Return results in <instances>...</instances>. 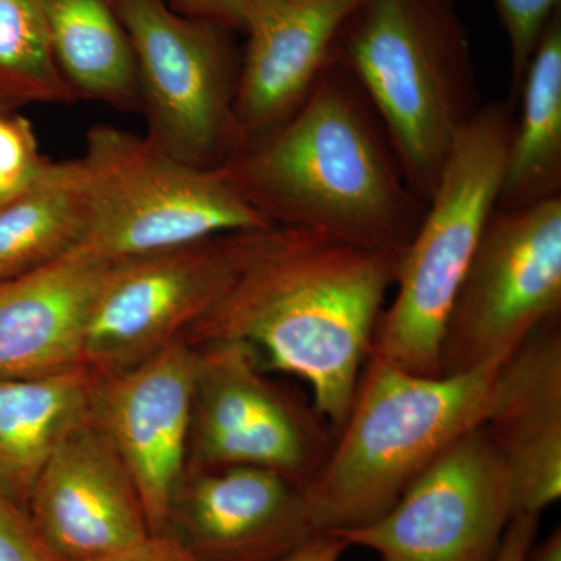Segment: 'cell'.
<instances>
[{
  "mask_svg": "<svg viewBox=\"0 0 561 561\" xmlns=\"http://www.w3.org/2000/svg\"><path fill=\"white\" fill-rule=\"evenodd\" d=\"M176 13L210 22L232 32H243L247 0H171Z\"/></svg>",
  "mask_w": 561,
  "mask_h": 561,
  "instance_id": "484cf974",
  "label": "cell"
},
{
  "mask_svg": "<svg viewBox=\"0 0 561 561\" xmlns=\"http://www.w3.org/2000/svg\"><path fill=\"white\" fill-rule=\"evenodd\" d=\"M110 264L76 249L0 284V378L83 365L88 319Z\"/></svg>",
  "mask_w": 561,
  "mask_h": 561,
  "instance_id": "e0dca14e",
  "label": "cell"
},
{
  "mask_svg": "<svg viewBox=\"0 0 561 561\" xmlns=\"http://www.w3.org/2000/svg\"><path fill=\"white\" fill-rule=\"evenodd\" d=\"M561 317V197L494 209L446 321L442 375L507 360Z\"/></svg>",
  "mask_w": 561,
  "mask_h": 561,
  "instance_id": "ba28073f",
  "label": "cell"
},
{
  "mask_svg": "<svg viewBox=\"0 0 561 561\" xmlns=\"http://www.w3.org/2000/svg\"><path fill=\"white\" fill-rule=\"evenodd\" d=\"M49 161L41 154L31 122L14 113H0V192L24 191Z\"/></svg>",
  "mask_w": 561,
  "mask_h": 561,
  "instance_id": "cb8c5ba5",
  "label": "cell"
},
{
  "mask_svg": "<svg viewBox=\"0 0 561 561\" xmlns=\"http://www.w3.org/2000/svg\"><path fill=\"white\" fill-rule=\"evenodd\" d=\"M95 561H197L183 542L169 531L147 535L144 540Z\"/></svg>",
  "mask_w": 561,
  "mask_h": 561,
  "instance_id": "4316f807",
  "label": "cell"
},
{
  "mask_svg": "<svg viewBox=\"0 0 561 561\" xmlns=\"http://www.w3.org/2000/svg\"><path fill=\"white\" fill-rule=\"evenodd\" d=\"M217 172L273 225L401 254L427 209L359 81L332 51L297 111Z\"/></svg>",
  "mask_w": 561,
  "mask_h": 561,
  "instance_id": "7a4b0ae2",
  "label": "cell"
},
{
  "mask_svg": "<svg viewBox=\"0 0 561 561\" xmlns=\"http://www.w3.org/2000/svg\"><path fill=\"white\" fill-rule=\"evenodd\" d=\"M540 515H518L508 524L494 561H523L537 541Z\"/></svg>",
  "mask_w": 561,
  "mask_h": 561,
  "instance_id": "83f0119b",
  "label": "cell"
},
{
  "mask_svg": "<svg viewBox=\"0 0 561 561\" xmlns=\"http://www.w3.org/2000/svg\"><path fill=\"white\" fill-rule=\"evenodd\" d=\"M197 348L191 440L201 470L267 468L306 489L334 443L330 421L272 382L249 343Z\"/></svg>",
  "mask_w": 561,
  "mask_h": 561,
  "instance_id": "9c48e42d",
  "label": "cell"
},
{
  "mask_svg": "<svg viewBox=\"0 0 561 561\" xmlns=\"http://www.w3.org/2000/svg\"><path fill=\"white\" fill-rule=\"evenodd\" d=\"M98 375L87 365L35 378H0V494L27 512L36 479L92 416Z\"/></svg>",
  "mask_w": 561,
  "mask_h": 561,
  "instance_id": "ac0fdd59",
  "label": "cell"
},
{
  "mask_svg": "<svg viewBox=\"0 0 561 561\" xmlns=\"http://www.w3.org/2000/svg\"><path fill=\"white\" fill-rule=\"evenodd\" d=\"M197 362V346L180 337L95 382L92 419L127 468L150 534L165 531L184 479Z\"/></svg>",
  "mask_w": 561,
  "mask_h": 561,
  "instance_id": "7c38bea8",
  "label": "cell"
},
{
  "mask_svg": "<svg viewBox=\"0 0 561 561\" xmlns=\"http://www.w3.org/2000/svg\"><path fill=\"white\" fill-rule=\"evenodd\" d=\"M0 561H58L24 508L0 494Z\"/></svg>",
  "mask_w": 561,
  "mask_h": 561,
  "instance_id": "d4e9b609",
  "label": "cell"
},
{
  "mask_svg": "<svg viewBox=\"0 0 561 561\" xmlns=\"http://www.w3.org/2000/svg\"><path fill=\"white\" fill-rule=\"evenodd\" d=\"M502 28L507 33L512 55V92L518 102L524 73L549 22L561 11V0H491Z\"/></svg>",
  "mask_w": 561,
  "mask_h": 561,
  "instance_id": "603a6c76",
  "label": "cell"
},
{
  "mask_svg": "<svg viewBox=\"0 0 561 561\" xmlns=\"http://www.w3.org/2000/svg\"><path fill=\"white\" fill-rule=\"evenodd\" d=\"M90 227L79 249L105 262L275 227L217 171L158 150L146 136L98 125L79 158Z\"/></svg>",
  "mask_w": 561,
  "mask_h": 561,
  "instance_id": "8992f818",
  "label": "cell"
},
{
  "mask_svg": "<svg viewBox=\"0 0 561 561\" xmlns=\"http://www.w3.org/2000/svg\"><path fill=\"white\" fill-rule=\"evenodd\" d=\"M523 561H561V527L557 526L541 542H534Z\"/></svg>",
  "mask_w": 561,
  "mask_h": 561,
  "instance_id": "f546056e",
  "label": "cell"
},
{
  "mask_svg": "<svg viewBox=\"0 0 561 561\" xmlns=\"http://www.w3.org/2000/svg\"><path fill=\"white\" fill-rule=\"evenodd\" d=\"M130 38L146 138L169 157L217 171L234 151L239 66L232 31L165 0H110Z\"/></svg>",
  "mask_w": 561,
  "mask_h": 561,
  "instance_id": "52a82bcc",
  "label": "cell"
},
{
  "mask_svg": "<svg viewBox=\"0 0 561 561\" xmlns=\"http://www.w3.org/2000/svg\"><path fill=\"white\" fill-rule=\"evenodd\" d=\"M512 519L511 474L479 424L432 461L381 518L331 534L379 561H494Z\"/></svg>",
  "mask_w": 561,
  "mask_h": 561,
  "instance_id": "8fae6325",
  "label": "cell"
},
{
  "mask_svg": "<svg viewBox=\"0 0 561 561\" xmlns=\"http://www.w3.org/2000/svg\"><path fill=\"white\" fill-rule=\"evenodd\" d=\"M504 362L424 376L368 356L348 415L305 489L313 530L357 529L386 515L451 443L483 423Z\"/></svg>",
  "mask_w": 561,
  "mask_h": 561,
  "instance_id": "3957f363",
  "label": "cell"
},
{
  "mask_svg": "<svg viewBox=\"0 0 561 561\" xmlns=\"http://www.w3.org/2000/svg\"><path fill=\"white\" fill-rule=\"evenodd\" d=\"M165 531L197 561H278L311 540L305 489L260 467L183 479Z\"/></svg>",
  "mask_w": 561,
  "mask_h": 561,
  "instance_id": "5bb4252c",
  "label": "cell"
},
{
  "mask_svg": "<svg viewBox=\"0 0 561 561\" xmlns=\"http://www.w3.org/2000/svg\"><path fill=\"white\" fill-rule=\"evenodd\" d=\"M20 108V103L13 101L5 92L0 91V113H14V111Z\"/></svg>",
  "mask_w": 561,
  "mask_h": 561,
  "instance_id": "4dcf8cb0",
  "label": "cell"
},
{
  "mask_svg": "<svg viewBox=\"0 0 561 561\" xmlns=\"http://www.w3.org/2000/svg\"><path fill=\"white\" fill-rule=\"evenodd\" d=\"M401 253L308 228L253 231L234 279L184 332L192 346L245 342L271 370L308 383L335 432L370 356Z\"/></svg>",
  "mask_w": 561,
  "mask_h": 561,
  "instance_id": "6da1fadb",
  "label": "cell"
},
{
  "mask_svg": "<svg viewBox=\"0 0 561 561\" xmlns=\"http://www.w3.org/2000/svg\"><path fill=\"white\" fill-rule=\"evenodd\" d=\"M27 515L58 561H95L150 535L135 483L92 416L41 471Z\"/></svg>",
  "mask_w": 561,
  "mask_h": 561,
  "instance_id": "4fadbf2b",
  "label": "cell"
},
{
  "mask_svg": "<svg viewBox=\"0 0 561 561\" xmlns=\"http://www.w3.org/2000/svg\"><path fill=\"white\" fill-rule=\"evenodd\" d=\"M348 545L331 531H319L311 540L278 561H341Z\"/></svg>",
  "mask_w": 561,
  "mask_h": 561,
  "instance_id": "f1b7e54d",
  "label": "cell"
},
{
  "mask_svg": "<svg viewBox=\"0 0 561 561\" xmlns=\"http://www.w3.org/2000/svg\"><path fill=\"white\" fill-rule=\"evenodd\" d=\"M51 50L77 101L139 111L130 38L110 0H44Z\"/></svg>",
  "mask_w": 561,
  "mask_h": 561,
  "instance_id": "ffe728a7",
  "label": "cell"
},
{
  "mask_svg": "<svg viewBox=\"0 0 561 561\" xmlns=\"http://www.w3.org/2000/svg\"><path fill=\"white\" fill-rule=\"evenodd\" d=\"M0 91L21 106L77 101L55 61L44 0H0Z\"/></svg>",
  "mask_w": 561,
  "mask_h": 561,
  "instance_id": "7402d4cb",
  "label": "cell"
},
{
  "mask_svg": "<svg viewBox=\"0 0 561 561\" xmlns=\"http://www.w3.org/2000/svg\"><path fill=\"white\" fill-rule=\"evenodd\" d=\"M496 209L527 208L561 197V11L535 49L518 92Z\"/></svg>",
  "mask_w": 561,
  "mask_h": 561,
  "instance_id": "d6986e66",
  "label": "cell"
},
{
  "mask_svg": "<svg viewBox=\"0 0 561 561\" xmlns=\"http://www.w3.org/2000/svg\"><path fill=\"white\" fill-rule=\"evenodd\" d=\"M18 194H20V192H18ZM14 195L16 194H3V192H0V205H2V203H5L7 201H10V198H13Z\"/></svg>",
  "mask_w": 561,
  "mask_h": 561,
  "instance_id": "1f68e13d",
  "label": "cell"
},
{
  "mask_svg": "<svg viewBox=\"0 0 561 561\" xmlns=\"http://www.w3.org/2000/svg\"><path fill=\"white\" fill-rule=\"evenodd\" d=\"M483 427L512 479L513 518L561 496V323L538 328L501 365Z\"/></svg>",
  "mask_w": 561,
  "mask_h": 561,
  "instance_id": "2e32d148",
  "label": "cell"
},
{
  "mask_svg": "<svg viewBox=\"0 0 561 561\" xmlns=\"http://www.w3.org/2000/svg\"><path fill=\"white\" fill-rule=\"evenodd\" d=\"M331 51L359 81L409 186L430 203L457 136L481 108L456 0H365Z\"/></svg>",
  "mask_w": 561,
  "mask_h": 561,
  "instance_id": "277c9868",
  "label": "cell"
},
{
  "mask_svg": "<svg viewBox=\"0 0 561 561\" xmlns=\"http://www.w3.org/2000/svg\"><path fill=\"white\" fill-rule=\"evenodd\" d=\"M251 234L228 232L110 264L88 319L83 365L116 375L183 337L234 279Z\"/></svg>",
  "mask_w": 561,
  "mask_h": 561,
  "instance_id": "30bf717a",
  "label": "cell"
},
{
  "mask_svg": "<svg viewBox=\"0 0 561 561\" xmlns=\"http://www.w3.org/2000/svg\"><path fill=\"white\" fill-rule=\"evenodd\" d=\"M88 227L79 161H49L31 186L0 205V284L79 249Z\"/></svg>",
  "mask_w": 561,
  "mask_h": 561,
  "instance_id": "44dd1931",
  "label": "cell"
},
{
  "mask_svg": "<svg viewBox=\"0 0 561 561\" xmlns=\"http://www.w3.org/2000/svg\"><path fill=\"white\" fill-rule=\"evenodd\" d=\"M365 0H247L245 54L236 87L234 151L297 111ZM232 151V153H234Z\"/></svg>",
  "mask_w": 561,
  "mask_h": 561,
  "instance_id": "9a60e30c",
  "label": "cell"
},
{
  "mask_svg": "<svg viewBox=\"0 0 561 561\" xmlns=\"http://www.w3.org/2000/svg\"><path fill=\"white\" fill-rule=\"evenodd\" d=\"M515 110L511 98L485 103L457 136L419 230L402 251L397 294L379 319L370 356L415 375H442L443 332L496 209Z\"/></svg>",
  "mask_w": 561,
  "mask_h": 561,
  "instance_id": "5b68a950",
  "label": "cell"
}]
</instances>
